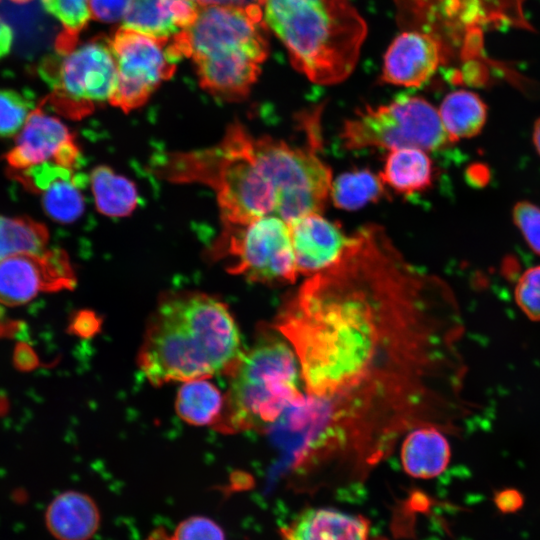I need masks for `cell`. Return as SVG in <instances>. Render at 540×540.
<instances>
[{
  "instance_id": "22",
  "label": "cell",
  "mask_w": 540,
  "mask_h": 540,
  "mask_svg": "<svg viewBox=\"0 0 540 540\" xmlns=\"http://www.w3.org/2000/svg\"><path fill=\"white\" fill-rule=\"evenodd\" d=\"M438 112L452 142L479 134L487 118L484 101L476 93L467 90L449 93Z\"/></svg>"
},
{
  "instance_id": "3",
  "label": "cell",
  "mask_w": 540,
  "mask_h": 540,
  "mask_svg": "<svg viewBox=\"0 0 540 540\" xmlns=\"http://www.w3.org/2000/svg\"><path fill=\"white\" fill-rule=\"evenodd\" d=\"M152 172L171 183H197L216 195L222 226L275 215L278 196L264 138L241 123L229 125L219 143L193 151L156 154Z\"/></svg>"
},
{
  "instance_id": "25",
  "label": "cell",
  "mask_w": 540,
  "mask_h": 540,
  "mask_svg": "<svg viewBox=\"0 0 540 540\" xmlns=\"http://www.w3.org/2000/svg\"><path fill=\"white\" fill-rule=\"evenodd\" d=\"M48 241L44 224L27 216L0 215V261L19 252L44 251Z\"/></svg>"
},
{
  "instance_id": "17",
  "label": "cell",
  "mask_w": 540,
  "mask_h": 540,
  "mask_svg": "<svg viewBox=\"0 0 540 540\" xmlns=\"http://www.w3.org/2000/svg\"><path fill=\"white\" fill-rule=\"evenodd\" d=\"M100 514L96 503L78 491L57 495L45 512V525L57 540H89L98 530Z\"/></svg>"
},
{
  "instance_id": "14",
  "label": "cell",
  "mask_w": 540,
  "mask_h": 540,
  "mask_svg": "<svg viewBox=\"0 0 540 540\" xmlns=\"http://www.w3.org/2000/svg\"><path fill=\"white\" fill-rule=\"evenodd\" d=\"M289 224L298 273L312 276L333 265L352 241L338 224L319 213L294 219Z\"/></svg>"
},
{
  "instance_id": "18",
  "label": "cell",
  "mask_w": 540,
  "mask_h": 540,
  "mask_svg": "<svg viewBox=\"0 0 540 540\" xmlns=\"http://www.w3.org/2000/svg\"><path fill=\"white\" fill-rule=\"evenodd\" d=\"M451 458L450 446L443 431L422 426L408 432L401 446V461L407 474L430 479L440 475Z\"/></svg>"
},
{
  "instance_id": "27",
  "label": "cell",
  "mask_w": 540,
  "mask_h": 540,
  "mask_svg": "<svg viewBox=\"0 0 540 540\" xmlns=\"http://www.w3.org/2000/svg\"><path fill=\"white\" fill-rule=\"evenodd\" d=\"M33 110L32 101L12 89H0V137L17 134Z\"/></svg>"
},
{
  "instance_id": "6",
  "label": "cell",
  "mask_w": 540,
  "mask_h": 540,
  "mask_svg": "<svg viewBox=\"0 0 540 540\" xmlns=\"http://www.w3.org/2000/svg\"><path fill=\"white\" fill-rule=\"evenodd\" d=\"M300 365L290 343L274 327L261 332L228 374L222 414L214 425L222 433L263 431L284 410L300 406Z\"/></svg>"
},
{
  "instance_id": "36",
  "label": "cell",
  "mask_w": 540,
  "mask_h": 540,
  "mask_svg": "<svg viewBox=\"0 0 540 540\" xmlns=\"http://www.w3.org/2000/svg\"><path fill=\"white\" fill-rule=\"evenodd\" d=\"M12 2H15L17 4H24V3H28L30 2L31 0H11Z\"/></svg>"
},
{
  "instance_id": "5",
  "label": "cell",
  "mask_w": 540,
  "mask_h": 540,
  "mask_svg": "<svg viewBox=\"0 0 540 540\" xmlns=\"http://www.w3.org/2000/svg\"><path fill=\"white\" fill-rule=\"evenodd\" d=\"M263 18L292 65L321 85L354 70L367 28L350 0H263Z\"/></svg>"
},
{
  "instance_id": "13",
  "label": "cell",
  "mask_w": 540,
  "mask_h": 540,
  "mask_svg": "<svg viewBox=\"0 0 540 540\" xmlns=\"http://www.w3.org/2000/svg\"><path fill=\"white\" fill-rule=\"evenodd\" d=\"M442 59L443 48L438 39L421 31L406 30L386 51L382 80L398 86L420 87L434 75Z\"/></svg>"
},
{
  "instance_id": "32",
  "label": "cell",
  "mask_w": 540,
  "mask_h": 540,
  "mask_svg": "<svg viewBox=\"0 0 540 540\" xmlns=\"http://www.w3.org/2000/svg\"><path fill=\"white\" fill-rule=\"evenodd\" d=\"M13 32L10 26L0 17V58L7 55L12 47Z\"/></svg>"
},
{
  "instance_id": "24",
  "label": "cell",
  "mask_w": 540,
  "mask_h": 540,
  "mask_svg": "<svg viewBox=\"0 0 540 540\" xmlns=\"http://www.w3.org/2000/svg\"><path fill=\"white\" fill-rule=\"evenodd\" d=\"M380 176L369 170H355L338 176L331 186L330 195L336 207L356 210L380 200L384 195Z\"/></svg>"
},
{
  "instance_id": "10",
  "label": "cell",
  "mask_w": 540,
  "mask_h": 540,
  "mask_svg": "<svg viewBox=\"0 0 540 540\" xmlns=\"http://www.w3.org/2000/svg\"><path fill=\"white\" fill-rule=\"evenodd\" d=\"M109 40L117 67L109 104L126 113L143 106L183 58L174 36L153 37L121 27Z\"/></svg>"
},
{
  "instance_id": "19",
  "label": "cell",
  "mask_w": 540,
  "mask_h": 540,
  "mask_svg": "<svg viewBox=\"0 0 540 540\" xmlns=\"http://www.w3.org/2000/svg\"><path fill=\"white\" fill-rule=\"evenodd\" d=\"M384 184L395 191L411 195L427 189L432 183L433 165L427 152L414 147L391 150L379 174Z\"/></svg>"
},
{
  "instance_id": "20",
  "label": "cell",
  "mask_w": 540,
  "mask_h": 540,
  "mask_svg": "<svg viewBox=\"0 0 540 540\" xmlns=\"http://www.w3.org/2000/svg\"><path fill=\"white\" fill-rule=\"evenodd\" d=\"M90 184L97 210L108 217L129 216L139 204L135 184L106 165L95 167Z\"/></svg>"
},
{
  "instance_id": "7",
  "label": "cell",
  "mask_w": 540,
  "mask_h": 540,
  "mask_svg": "<svg viewBox=\"0 0 540 540\" xmlns=\"http://www.w3.org/2000/svg\"><path fill=\"white\" fill-rule=\"evenodd\" d=\"M38 73L51 89L44 101L73 120L109 103L117 81L110 40L102 35L55 50L43 58Z\"/></svg>"
},
{
  "instance_id": "26",
  "label": "cell",
  "mask_w": 540,
  "mask_h": 540,
  "mask_svg": "<svg viewBox=\"0 0 540 540\" xmlns=\"http://www.w3.org/2000/svg\"><path fill=\"white\" fill-rule=\"evenodd\" d=\"M41 4L62 24L60 34L66 37H79L91 17L89 0H41Z\"/></svg>"
},
{
  "instance_id": "2",
  "label": "cell",
  "mask_w": 540,
  "mask_h": 540,
  "mask_svg": "<svg viewBox=\"0 0 540 540\" xmlns=\"http://www.w3.org/2000/svg\"><path fill=\"white\" fill-rule=\"evenodd\" d=\"M244 352L228 306L206 293L185 290L160 297L138 363L148 381L159 386L229 374Z\"/></svg>"
},
{
  "instance_id": "29",
  "label": "cell",
  "mask_w": 540,
  "mask_h": 540,
  "mask_svg": "<svg viewBox=\"0 0 540 540\" xmlns=\"http://www.w3.org/2000/svg\"><path fill=\"white\" fill-rule=\"evenodd\" d=\"M512 216L529 247L540 254V208L520 201L514 206Z\"/></svg>"
},
{
  "instance_id": "16",
  "label": "cell",
  "mask_w": 540,
  "mask_h": 540,
  "mask_svg": "<svg viewBox=\"0 0 540 540\" xmlns=\"http://www.w3.org/2000/svg\"><path fill=\"white\" fill-rule=\"evenodd\" d=\"M368 533L364 517L330 508L308 509L282 529L283 540H367Z\"/></svg>"
},
{
  "instance_id": "37",
  "label": "cell",
  "mask_w": 540,
  "mask_h": 540,
  "mask_svg": "<svg viewBox=\"0 0 540 540\" xmlns=\"http://www.w3.org/2000/svg\"><path fill=\"white\" fill-rule=\"evenodd\" d=\"M373 540H387V539L378 537V538H375V539H373Z\"/></svg>"
},
{
  "instance_id": "34",
  "label": "cell",
  "mask_w": 540,
  "mask_h": 540,
  "mask_svg": "<svg viewBox=\"0 0 540 540\" xmlns=\"http://www.w3.org/2000/svg\"><path fill=\"white\" fill-rule=\"evenodd\" d=\"M146 540H173L163 528L153 531Z\"/></svg>"
},
{
  "instance_id": "9",
  "label": "cell",
  "mask_w": 540,
  "mask_h": 540,
  "mask_svg": "<svg viewBox=\"0 0 540 540\" xmlns=\"http://www.w3.org/2000/svg\"><path fill=\"white\" fill-rule=\"evenodd\" d=\"M211 254L228 258L227 271L252 282L292 283L299 274L289 224L275 215L222 226Z\"/></svg>"
},
{
  "instance_id": "1",
  "label": "cell",
  "mask_w": 540,
  "mask_h": 540,
  "mask_svg": "<svg viewBox=\"0 0 540 540\" xmlns=\"http://www.w3.org/2000/svg\"><path fill=\"white\" fill-rule=\"evenodd\" d=\"M273 327L295 351L316 412L300 468L332 463L364 475L408 432L453 431L469 412L454 296L378 225L359 229L333 265L309 276Z\"/></svg>"
},
{
  "instance_id": "11",
  "label": "cell",
  "mask_w": 540,
  "mask_h": 540,
  "mask_svg": "<svg viewBox=\"0 0 540 540\" xmlns=\"http://www.w3.org/2000/svg\"><path fill=\"white\" fill-rule=\"evenodd\" d=\"M76 277L68 254L60 248L19 252L0 261V304L14 307L40 293L75 287Z\"/></svg>"
},
{
  "instance_id": "4",
  "label": "cell",
  "mask_w": 540,
  "mask_h": 540,
  "mask_svg": "<svg viewBox=\"0 0 540 540\" xmlns=\"http://www.w3.org/2000/svg\"><path fill=\"white\" fill-rule=\"evenodd\" d=\"M268 30L262 2H204L195 22L174 37L183 57L192 59L201 88L219 100L237 102L260 75Z\"/></svg>"
},
{
  "instance_id": "35",
  "label": "cell",
  "mask_w": 540,
  "mask_h": 540,
  "mask_svg": "<svg viewBox=\"0 0 540 540\" xmlns=\"http://www.w3.org/2000/svg\"><path fill=\"white\" fill-rule=\"evenodd\" d=\"M533 143L538 154L540 155V118L534 124Z\"/></svg>"
},
{
  "instance_id": "31",
  "label": "cell",
  "mask_w": 540,
  "mask_h": 540,
  "mask_svg": "<svg viewBox=\"0 0 540 540\" xmlns=\"http://www.w3.org/2000/svg\"><path fill=\"white\" fill-rule=\"evenodd\" d=\"M133 0H89L91 16L104 23L124 18Z\"/></svg>"
},
{
  "instance_id": "12",
  "label": "cell",
  "mask_w": 540,
  "mask_h": 540,
  "mask_svg": "<svg viewBox=\"0 0 540 540\" xmlns=\"http://www.w3.org/2000/svg\"><path fill=\"white\" fill-rule=\"evenodd\" d=\"M33 109L18 133L15 145L5 154L11 171H23L32 166L54 162L74 170L81 157L75 135L57 117L42 109Z\"/></svg>"
},
{
  "instance_id": "23",
  "label": "cell",
  "mask_w": 540,
  "mask_h": 540,
  "mask_svg": "<svg viewBox=\"0 0 540 540\" xmlns=\"http://www.w3.org/2000/svg\"><path fill=\"white\" fill-rule=\"evenodd\" d=\"M85 177L71 171L49 183L39 194L45 213L54 221L70 224L85 210V199L81 188Z\"/></svg>"
},
{
  "instance_id": "15",
  "label": "cell",
  "mask_w": 540,
  "mask_h": 540,
  "mask_svg": "<svg viewBox=\"0 0 540 540\" xmlns=\"http://www.w3.org/2000/svg\"><path fill=\"white\" fill-rule=\"evenodd\" d=\"M202 4L203 0H133L121 27L169 38L195 22Z\"/></svg>"
},
{
  "instance_id": "30",
  "label": "cell",
  "mask_w": 540,
  "mask_h": 540,
  "mask_svg": "<svg viewBox=\"0 0 540 540\" xmlns=\"http://www.w3.org/2000/svg\"><path fill=\"white\" fill-rule=\"evenodd\" d=\"M171 537L173 540H225L220 526L203 516H193L182 521Z\"/></svg>"
},
{
  "instance_id": "33",
  "label": "cell",
  "mask_w": 540,
  "mask_h": 540,
  "mask_svg": "<svg viewBox=\"0 0 540 540\" xmlns=\"http://www.w3.org/2000/svg\"><path fill=\"white\" fill-rule=\"evenodd\" d=\"M497 503L503 510L515 509L520 505L521 497L514 490H506L498 495Z\"/></svg>"
},
{
  "instance_id": "8",
  "label": "cell",
  "mask_w": 540,
  "mask_h": 540,
  "mask_svg": "<svg viewBox=\"0 0 540 540\" xmlns=\"http://www.w3.org/2000/svg\"><path fill=\"white\" fill-rule=\"evenodd\" d=\"M340 136L347 150L414 147L427 152L453 143L438 110L424 98L406 95L357 110L345 121Z\"/></svg>"
},
{
  "instance_id": "28",
  "label": "cell",
  "mask_w": 540,
  "mask_h": 540,
  "mask_svg": "<svg viewBox=\"0 0 540 540\" xmlns=\"http://www.w3.org/2000/svg\"><path fill=\"white\" fill-rule=\"evenodd\" d=\"M515 300L529 319L540 321V266L521 275L515 287Z\"/></svg>"
},
{
  "instance_id": "21",
  "label": "cell",
  "mask_w": 540,
  "mask_h": 540,
  "mask_svg": "<svg viewBox=\"0 0 540 540\" xmlns=\"http://www.w3.org/2000/svg\"><path fill=\"white\" fill-rule=\"evenodd\" d=\"M208 378L183 382L175 401L178 416L195 426L215 425L225 403V394Z\"/></svg>"
}]
</instances>
